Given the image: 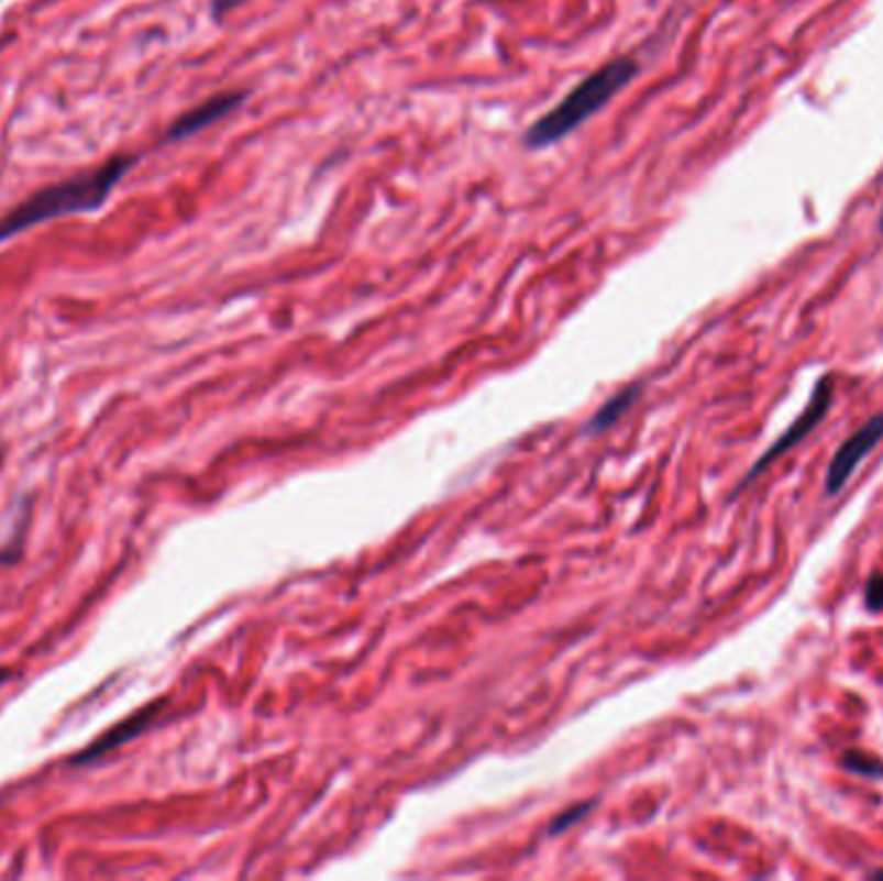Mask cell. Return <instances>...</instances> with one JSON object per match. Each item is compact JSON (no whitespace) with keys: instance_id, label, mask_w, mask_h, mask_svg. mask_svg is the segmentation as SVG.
Returning <instances> with one entry per match:
<instances>
[{"instance_id":"1","label":"cell","mask_w":883,"mask_h":881,"mask_svg":"<svg viewBox=\"0 0 883 881\" xmlns=\"http://www.w3.org/2000/svg\"><path fill=\"white\" fill-rule=\"evenodd\" d=\"M132 166H135V155H117L93 172L76 174L70 179L40 189L13 207L5 218H0V243L55 218L99 210Z\"/></svg>"},{"instance_id":"2","label":"cell","mask_w":883,"mask_h":881,"mask_svg":"<svg viewBox=\"0 0 883 881\" xmlns=\"http://www.w3.org/2000/svg\"><path fill=\"white\" fill-rule=\"evenodd\" d=\"M638 76V65L633 57H618V60L605 63L603 68L586 76L574 91H569L555 103L551 112L540 117L530 130L525 132L522 143L530 151H543L571 135L576 128H582L586 120H592L599 109H605L630 80Z\"/></svg>"},{"instance_id":"3","label":"cell","mask_w":883,"mask_h":881,"mask_svg":"<svg viewBox=\"0 0 883 881\" xmlns=\"http://www.w3.org/2000/svg\"><path fill=\"white\" fill-rule=\"evenodd\" d=\"M832 398H835V381H832V377H821V381L816 383V390H814L812 401H808V406L804 409V414H801V417L788 427V432H785L781 440H775L773 445H770L768 453H764L760 461L752 465V471L747 473L744 481L739 484V488H744L749 481L760 476V473L768 469V465L773 463L775 458H781L783 453H788V450L796 448L806 434H812V429L819 425L824 417H827L829 406H832Z\"/></svg>"},{"instance_id":"4","label":"cell","mask_w":883,"mask_h":881,"mask_svg":"<svg viewBox=\"0 0 883 881\" xmlns=\"http://www.w3.org/2000/svg\"><path fill=\"white\" fill-rule=\"evenodd\" d=\"M881 440H883V414H875V417L868 419L850 440L842 442V448L835 453L827 473V492L832 494V497L842 492L845 484L852 478V473L858 471L860 461H863Z\"/></svg>"},{"instance_id":"5","label":"cell","mask_w":883,"mask_h":881,"mask_svg":"<svg viewBox=\"0 0 883 881\" xmlns=\"http://www.w3.org/2000/svg\"><path fill=\"white\" fill-rule=\"evenodd\" d=\"M243 99H246V93H235V91L212 96V99H207L199 103V107L184 112L179 120L170 124L166 140H184L195 135V132H202L205 128H210V124L222 120V117H228L233 109H239V103Z\"/></svg>"},{"instance_id":"6","label":"cell","mask_w":883,"mask_h":881,"mask_svg":"<svg viewBox=\"0 0 883 881\" xmlns=\"http://www.w3.org/2000/svg\"><path fill=\"white\" fill-rule=\"evenodd\" d=\"M153 711H155V706L153 708H147L145 714H137L135 719H130V722H124V724H120V727H114L111 731H107V735H103L101 739H96V742L91 745V747H86L84 752H78L76 758H70V762L73 766H80V762H91V760H99L103 752L107 750H114L117 745H122V742H128V739H132L137 735L140 729H145L147 727V722L153 719Z\"/></svg>"},{"instance_id":"7","label":"cell","mask_w":883,"mask_h":881,"mask_svg":"<svg viewBox=\"0 0 883 881\" xmlns=\"http://www.w3.org/2000/svg\"><path fill=\"white\" fill-rule=\"evenodd\" d=\"M842 768L865 779H883V762L875 755L865 750H848L842 752Z\"/></svg>"},{"instance_id":"8","label":"cell","mask_w":883,"mask_h":881,"mask_svg":"<svg viewBox=\"0 0 883 881\" xmlns=\"http://www.w3.org/2000/svg\"><path fill=\"white\" fill-rule=\"evenodd\" d=\"M638 394H641V388H638V385H633V388H630V390H622V394L615 396L612 401H607V404H605V409L599 411L595 419H592V429H597V432H599V429H605L607 425H612V421L618 419L620 414L626 411L630 404H633V398H636Z\"/></svg>"},{"instance_id":"9","label":"cell","mask_w":883,"mask_h":881,"mask_svg":"<svg viewBox=\"0 0 883 881\" xmlns=\"http://www.w3.org/2000/svg\"><path fill=\"white\" fill-rule=\"evenodd\" d=\"M865 605L868 610L879 613L883 610V574H873L865 587Z\"/></svg>"},{"instance_id":"10","label":"cell","mask_w":883,"mask_h":881,"mask_svg":"<svg viewBox=\"0 0 883 881\" xmlns=\"http://www.w3.org/2000/svg\"><path fill=\"white\" fill-rule=\"evenodd\" d=\"M589 810H592V804H576V806H574V810H571V812H566V814H561V817H559V819H555V822H553V827H551V833H561V830H566V827H571V825H574V822H576L578 817H584V814H586V812H589Z\"/></svg>"},{"instance_id":"11","label":"cell","mask_w":883,"mask_h":881,"mask_svg":"<svg viewBox=\"0 0 883 881\" xmlns=\"http://www.w3.org/2000/svg\"><path fill=\"white\" fill-rule=\"evenodd\" d=\"M243 3H249V0H212V13L220 19L233 9H239V5H243Z\"/></svg>"},{"instance_id":"12","label":"cell","mask_w":883,"mask_h":881,"mask_svg":"<svg viewBox=\"0 0 883 881\" xmlns=\"http://www.w3.org/2000/svg\"><path fill=\"white\" fill-rule=\"evenodd\" d=\"M9 678H11V672H9V670H0V685H3Z\"/></svg>"},{"instance_id":"13","label":"cell","mask_w":883,"mask_h":881,"mask_svg":"<svg viewBox=\"0 0 883 881\" xmlns=\"http://www.w3.org/2000/svg\"><path fill=\"white\" fill-rule=\"evenodd\" d=\"M881 225H883V220H881Z\"/></svg>"}]
</instances>
